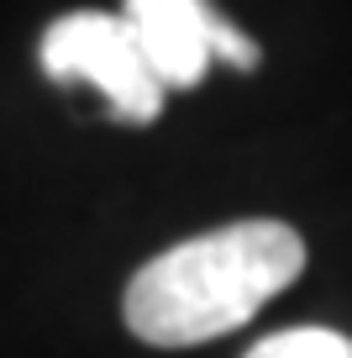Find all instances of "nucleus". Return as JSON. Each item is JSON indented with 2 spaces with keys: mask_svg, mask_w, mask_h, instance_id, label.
<instances>
[{
  "mask_svg": "<svg viewBox=\"0 0 352 358\" xmlns=\"http://www.w3.org/2000/svg\"><path fill=\"white\" fill-rule=\"evenodd\" d=\"M300 268L305 237L289 222H231L147 258L122 295V316L153 348H195L253 322Z\"/></svg>",
  "mask_w": 352,
  "mask_h": 358,
  "instance_id": "obj_1",
  "label": "nucleus"
},
{
  "mask_svg": "<svg viewBox=\"0 0 352 358\" xmlns=\"http://www.w3.org/2000/svg\"><path fill=\"white\" fill-rule=\"evenodd\" d=\"M37 58L58 85H95L110 101L116 122L142 127L163 111V85L153 79L132 27L110 11L58 16L37 43Z\"/></svg>",
  "mask_w": 352,
  "mask_h": 358,
  "instance_id": "obj_2",
  "label": "nucleus"
},
{
  "mask_svg": "<svg viewBox=\"0 0 352 358\" xmlns=\"http://www.w3.org/2000/svg\"><path fill=\"white\" fill-rule=\"evenodd\" d=\"M122 22L132 27L153 79L168 90H195L210 69V32L221 11L210 0H122Z\"/></svg>",
  "mask_w": 352,
  "mask_h": 358,
  "instance_id": "obj_3",
  "label": "nucleus"
},
{
  "mask_svg": "<svg viewBox=\"0 0 352 358\" xmlns=\"http://www.w3.org/2000/svg\"><path fill=\"white\" fill-rule=\"evenodd\" d=\"M247 358H352V337L331 332V327H289V332L253 343Z\"/></svg>",
  "mask_w": 352,
  "mask_h": 358,
  "instance_id": "obj_4",
  "label": "nucleus"
}]
</instances>
